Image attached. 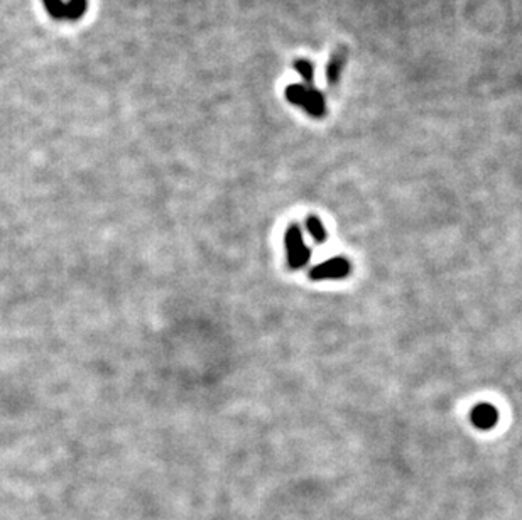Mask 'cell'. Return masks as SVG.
Masks as SVG:
<instances>
[{
  "label": "cell",
  "instance_id": "6da1fadb",
  "mask_svg": "<svg viewBox=\"0 0 522 520\" xmlns=\"http://www.w3.org/2000/svg\"><path fill=\"white\" fill-rule=\"evenodd\" d=\"M286 99L289 103L296 105L305 110L306 113L314 118H323L326 113V101L325 95L317 90L314 87H306V84H289L286 88Z\"/></svg>",
  "mask_w": 522,
  "mask_h": 520
},
{
  "label": "cell",
  "instance_id": "7a4b0ae2",
  "mask_svg": "<svg viewBox=\"0 0 522 520\" xmlns=\"http://www.w3.org/2000/svg\"><path fill=\"white\" fill-rule=\"evenodd\" d=\"M286 252L288 264L293 270H300L310 264L311 251L306 247L300 225H291L286 232Z\"/></svg>",
  "mask_w": 522,
  "mask_h": 520
},
{
  "label": "cell",
  "instance_id": "3957f363",
  "mask_svg": "<svg viewBox=\"0 0 522 520\" xmlns=\"http://www.w3.org/2000/svg\"><path fill=\"white\" fill-rule=\"evenodd\" d=\"M352 272L350 260L343 259V257H335V259H328L323 264L314 265L311 269L310 277L313 281H328V279H343Z\"/></svg>",
  "mask_w": 522,
  "mask_h": 520
},
{
  "label": "cell",
  "instance_id": "277c9868",
  "mask_svg": "<svg viewBox=\"0 0 522 520\" xmlns=\"http://www.w3.org/2000/svg\"><path fill=\"white\" fill-rule=\"evenodd\" d=\"M347 58H348L347 46H340V48H336L333 53H331L330 61H328L326 65V83L330 88H335L336 84H338L343 68L347 65Z\"/></svg>",
  "mask_w": 522,
  "mask_h": 520
},
{
  "label": "cell",
  "instance_id": "5b68a950",
  "mask_svg": "<svg viewBox=\"0 0 522 520\" xmlns=\"http://www.w3.org/2000/svg\"><path fill=\"white\" fill-rule=\"evenodd\" d=\"M470 419L475 428L478 429H492L499 421V412L492 404H478L471 409Z\"/></svg>",
  "mask_w": 522,
  "mask_h": 520
},
{
  "label": "cell",
  "instance_id": "8992f818",
  "mask_svg": "<svg viewBox=\"0 0 522 520\" xmlns=\"http://www.w3.org/2000/svg\"><path fill=\"white\" fill-rule=\"evenodd\" d=\"M293 68L301 75V78L308 83V87H314V66L313 63H310L308 59L300 58L293 63Z\"/></svg>",
  "mask_w": 522,
  "mask_h": 520
},
{
  "label": "cell",
  "instance_id": "52a82bcc",
  "mask_svg": "<svg viewBox=\"0 0 522 520\" xmlns=\"http://www.w3.org/2000/svg\"><path fill=\"white\" fill-rule=\"evenodd\" d=\"M306 230H308V234L311 236H313L314 242L323 243L326 240V230H325V227H323V223L319 222V220L317 217H308V218H306Z\"/></svg>",
  "mask_w": 522,
  "mask_h": 520
}]
</instances>
